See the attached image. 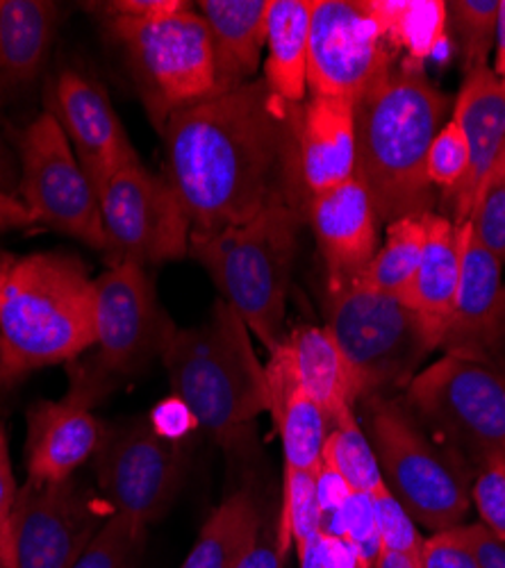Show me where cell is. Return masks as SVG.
I'll list each match as a JSON object with an SVG mask.
<instances>
[{
    "mask_svg": "<svg viewBox=\"0 0 505 568\" xmlns=\"http://www.w3.org/2000/svg\"><path fill=\"white\" fill-rule=\"evenodd\" d=\"M319 550H321V561H324V568H372L357 552V548L344 537L321 532Z\"/></svg>",
    "mask_w": 505,
    "mask_h": 568,
    "instance_id": "46",
    "label": "cell"
},
{
    "mask_svg": "<svg viewBox=\"0 0 505 568\" xmlns=\"http://www.w3.org/2000/svg\"><path fill=\"white\" fill-rule=\"evenodd\" d=\"M303 225L305 210L273 203L244 225L190 234V255L269 353L287 337V292Z\"/></svg>",
    "mask_w": 505,
    "mask_h": 568,
    "instance_id": "4",
    "label": "cell"
},
{
    "mask_svg": "<svg viewBox=\"0 0 505 568\" xmlns=\"http://www.w3.org/2000/svg\"><path fill=\"white\" fill-rule=\"evenodd\" d=\"M455 530L469 546L481 568H505V541L494 537L483 524H463Z\"/></svg>",
    "mask_w": 505,
    "mask_h": 568,
    "instance_id": "43",
    "label": "cell"
},
{
    "mask_svg": "<svg viewBox=\"0 0 505 568\" xmlns=\"http://www.w3.org/2000/svg\"><path fill=\"white\" fill-rule=\"evenodd\" d=\"M324 464L340 473L351 491L376 494L385 487L374 444L362 433L355 414L331 428L324 446Z\"/></svg>",
    "mask_w": 505,
    "mask_h": 568,
    "instance_id": "31",
    "label": "cell"
},
{
    "mask_svg": "<svg viewBox=\"0 0 505 568\" xmlns=\"http://www.w3.org/2000/svg\"><path fill=\"white\" fill-rule=\"evenodd\" d=\"M260 535V511L253 496L238 491L212 511L180 568H238Z\"/></svg>",
    "mask_w": 505,
    "mask_h": 568,
    "instance_id": "28",
    "label": "cell"
},
{
    "mask_svg": "<svg viewBox=\"0 0 505 568\" xmlns=\"http://www.w3.org/2000/svg\"><path fill=\"white\" fill-rule=\"evenodd\" d=\"M469 171V149L463 130L451 119L442 125L433 146L428 151L426 175L431 186H440L446 201L461 189L465 175Z\"/></svg>",
    "mask_w": 505,
    "mask_h": 568,
    "instance_id": "36",
    "label": "cell"
},
{
    "mask_svg": "<svg viewBox=\"0 0 505 568\" xmlns=\"http://www.w3.org/2000/svg\"><path fill=\"white\" fill-rule=\"evenodd\" d=\"M140 539L119 514H110L71 568H125Z\"/></svg>",
    "mask_w": 505,
    "mask_h": 568,
    "instance_id": "38",
    "label": "cell"
},
{
    "mask_svg": "<svg viewBox=\"0 0 505 568\" xmlns=\"http://www.w3.org/2000/svg\"><path fill=\"white\" fill-rule=\"evenodd\" d=\"M374 568H422V564H417L415 559H410V557H405V555L381 552V557L376 559Z\"/></svg>",
    "mask_w": 505,
    "mask_h": 568,
    "instance_id": "53",
    "label": "cell"
},
{
    "mask_svg": "<svg viewBox=\"0 0 505 568\" xmlns=\"http://www.w3.org/2000/svg\"><path fill=\"white\" fill-rule=\"evenodd\" d=\"M110 264H166L190 255L192 225L164 173L144 162L121 169L101 194Z\"/></svg>",
    "mask_w": 505,
    "mask_h": 568,
    "instance_id": "11",
    "label": "cell"
},
{
    "mask_svg": "<svg viewBox=\"0 0 505 568\" xmlns=\"http://www.w3.org/2000/svg\"><path fill=\"white\" fill-rule=\"evenodd\" d=\"M0 192L8 196H17L19 192V158L3 119H0Z\"/></svg>",
    "mask_w": 505,
    "mask_h": 568,
    "instance_id": "47",
    "label": "cell"
},
{
    "mask_svg": "<svg viewBox=\"0 0 505 568\" xmlns=\"http://www.w3.org/2000/svg\"><path fill=\"white\" fill-rule=\"evenodd\" d=\"M366 8L387 43L405 49L415 62L435 53L448 26L444 0H366Z\"/></svg>",
    "mask_w": 505,
    "mask_h": 568,
    "instance_id": "29",
    "label": "cell"
},
{
    "mask_svg": "<svg viewBox=\"0 0 505 568\" xmlns=\"http://www.w3.org/2000/svg\"><path fill=\"white\" fill-rule=\"evenodd\" d=\"M455 528L435 532L431 539H426L422 568H481L474 552Z\"/></svg>",
    "mask_w": 505,
    "mask_h": 568,
    "instance_id": "41",
    "label": "cell"
},
{
    "mask_svg": "<svg viewBox=\"0 0 505 568\" xmlns=\"http://www.w3.org/2000/svg\"><path fill=\"white\" fill-rule=\"evenodd\" d=\"M405 403L474 470L505 459V377L489 364L446 353L412 377Z\"/></svg>",
    "mask_w": 505,
    "mask_h": 568,
    "instance_id": "9",
    "label": "cell"
},
{
    "mask_svg": "<svg viewBox=\"0 0 505 568\" xmlns=\"http://www.w3.org/2000/svg\"><path fill=\"white\" fill-rule=\"evenodd\" d=\"M351 487L344 483V478L335 468H331L329 464L321 462L319 470H316V500H319V509L321 516L326 514H335L340 511L346 500L351 498Z\"/></svg>",
    "mask_w": 505,
    "mask_h": 568,
    "instance_id": "44",
    "label": "cell"
},
{
    "mask_svg": "<svg viewBox=\"0 0 505 568\" xmlns=\"http://www.w3.org/2000/svg\"><path fill=\"white\" fill-rule=\"evenodd\" d=\"M105 28L158 132L173 114L225 93L208 23L194 6L158 19H105Z\"/></svg>",
    "mask_w": 505,
    "mask_h": 568,
    "instance_id": "6",
    "label": "cell"
},
{
    "mask_svg": "<svg viewBox=\"0 0 505 568\" xmlns=\"http://www.w3.org/2000/svg\"><path fill=\"white\" fill-rule=\"evenodd\" d=\"M301 108L251 80L173 114L164 139V175L192 234L253 221L273 203L310 210L299 158Z\"/></svg>",
    "mask_w": 505,
    "mask_h": 568,
    "instance_id": "1",
    "label": "cell"
},
{
    "mask_svg": "<svg viewBox=\"0 0 505 568\" xmlns=\"http://www.w3.org/2000/svg\"><path fill=\"white\" fill-rule=\"evenodd\" d=\"M505 82V0H498V19H496V37H494V69Z\"/></svg>",
    "mask_w": 505,
    "mask_h": 568,
    "instance_id": "51",
    "label": "cell"
},
{
    "mask_svg": "<svg viewBox=\"0 0 505 568\" xmlns=\"http://www.w3.org/2000/svg\"><path fill=\"white\" fill-rule=\"evenodd\" d=\"M97 290V364L110 373H137L160 355L169 318L158 305L153 280L144 266L110 264Z\"/></svg>",
    "mask_w": 505,
    "mask_h": 568,
    "instance_id": "16",
    "label": "cell"
},
{
    "mask_svg": "<svg viewBox=\"0 0 505 568\" xmlns=\"http://www.w3.org/2000/svg\"><path fill=\"white\" fill-rule=\"evenodd\" d=\"M299 158L310 201L355 178V103L307 97L301 108Z\"/></svg>",
    "mask_w": 505,
    "mask_h": 568,
    "instance_id": "21",
    "label": "cell"
},
{
    "mask_svg": "<svg viewBox=\"0 0 505 568\" xmlns=\"http://www.w3.org/2000/svg\"><path fill=\"white\" fill-rule=\"evenodd\" d=\"M0 335L21 375L94 348L97 290L82 260L62 251L17 257L0 303Z\"/></svg>",
    "mask_w": 505,
    "mask_h": 568,
    "instance_id": "5",
    "label": "cell"
},
{
    "mask_svg": "<svg viewBox=\"0 0 505 568\" xmlns=\"http://www.w3.org/2000/svg\"><path fill=\"white\" fill-rule=\"evenodd\" d=\"M478 359L489 364L494 371H498L505 377V305H503L496 323L489 329Z\"/></svg>",
    "mask_w": 505,
    "mask_h": 568,
    "instance_id": "48",
    "label": "cell"
},
{
    "mask_svg": "<svg viewBox=\"0 0 505 568\" xmlns=\"http://www.w3.org/2000/svg\"><path fill=\"white\" fill-rule=\"evenodd\" d=\"M264 371L269 387V414L283 442L285 466L316 473L321 462H324L331 423L303 389L287 339L269 353Z\"/></svg>",
    "mask_w": 505,
    "mask_h": 568,
    "instance_id": "22",
    "label": "cell"
},
{
    "mask_svg": "<svg viewBox=\"0 0 505 568\" xmlns=\"http://www.w3.org/2000/svg\"><path fill=\"white\" fill-rule=\"evenodd\" d=\"M461 225H455L444 214L428 212L422 262L401 301L415 310L435 329L440 337V348L446 323L453 312L457 282H461Z\"/></svg>",
    "mask_w": 505,
    "mask_h": 568,
    "instance_id": "26",
    "label": "cell"
},
{
    "mask_svg": "<svg viewBox=\"0 0 505 568\" xmlns=\"http://www.w3.org/2000/svg\"><path fill=\"white\" fill-rule=\"evenodd\" d=\"M469 149V171L446 201L451 221L467 223L496 164L505 158V82L487 67L465 75L453 101V116Z\"/></svg>",
    "mask_w": 505,
    "mask_h": 568,
    "instance_id": "19",
    "label": "cell"
},
{
    "mask_svg": "<svg viewBox=\"0 0 505 568\" xmlns=\"http://www.w3.org/2000/svg\"><path fill=\"white\" fill-rule=\"evenodd\" d=\"M160 355L173 394L192 407L201 430L225 450L244 448L269 412V387L242 316L219 298L199 327L169 323Z\"/></svg>",
    "mask_w": 505,
    "mask_h": 568,
    "instance_id": "3",
    "label": "cell"
},
{
    "mask_svg": "<svg viewBox=\"0 0 505 568\" xmlns=\"http://www.w3.org/2000/svg\"><path fill=\"white\" fill-rule=\"evenodd\" d=\"M446 112L448 97L420 67L392 69L355 103V178L378 223L433 212L426 162Z\"/></svg>",
    "mask_w": 505,
    "mask_h": 568,
    "instance_id": "2",
    "label": "cell"
},
{
    "mask_svg": "<svg viewBox=\"0 0 505 568\" xmlns=\"http://www.w3.org/2000/svg\"><path fill=\"white\" fill-rule=\"evenodd\" d=\"M105 371L75 366L69 392L60 400H39L28 409L26 466L28 480L62 483L94 457L103 442V425L94 405L105 392Z\"/></svg>",
    "mask_w": 505,
    "mask_h": 568,
    "instance_id": "15",
    "label": "cell"
},
{
    "mask_svg": "<svg viewBox=\"0 0 505 568\" xmlns=\"http://www.w3.org/2000/svg\"><path fill=\"white\" fill-rule=\"evenodd\" d=\"M10 139L19 158L17 199L34 223L105 253L99 194L60 123L49 112H41L26 128L10 130Z\"/></svg>",
    "mask_w": 505,
    "mask_h": 568,
    "instance_id": "10",
    "label": "cell"
},
{
    "mask_svg": "<svg viewBox=\"0 0 505 568\" xmlns=\"http://www.w3.org/2000/svg\"><path fill=\"white\" fill-rule=\"evenodd\" d=\"M326 327L357 377L362 400L405 389L440 348L437 333L415 310L362 282L329 292Z\"/></svg>",
    "mask_w": 505,
    "mask_h": 568,
    "instance_id": "7",
    "label": "cell"
},
{
    "mask_svg": "<svg viewBox=\"0 0 505 568\" xmlns=\"http://www.w3.org/2000/svg\"><path fill=\"white\" fill-rule=\"evenodd\" d=\"M321 537V509L316 500V473L285 466L283 514L275 541L283 555L294 544L296 552Z\"/></svg>",
    "mask_w": 505,
    "mask_h": 568,
    "instance_id": "32",
    "label": "cell"
},
{
    "mask_svg": "<svg viewBox=\"0 0 505 568\" xmlns=\"http://www.w3.org/2000/svg\"><path fill=\"white\" fill-rule=\"evenodd\" d=\"M91 10L101 12L105 19H158L192 8V3H180V0H110V3H94Z\"/></svg>",
    "mask_w": 505,
    "mask_h": 568,
    "instance_id": "42",
    "label": "cell"
},
{
    "mask_svg": "<svg viewBox=\"0 0 505 568\" xmlns=\"http://www.w3.org/2000/svg\"><path fill=\"white\" fill-rule=\"evenodd\" d=\"M314 0H271L264 82L285 103L307 99V43Z\"/></svg>",
    "mask_w": 505,
    "mask_h": 568,
    "instance_id": "27",
    "label": "cell"
},
{
    "mask_svg": "<svg viewBox=\"0 0 505 568\" xmlns=\"http://www.w3.org/2000/svg\"><path fill=\"white\" fill-rule=\"evenodd\" d=\"M14 262H17V257L12 253L0 248V303H3V294H6V287H8L10 273L14 268Z\"/></svg>",
    "mask_w": 505,
    "mask_h": 568,
    "instance_id": "54",
    "label": "cell"
},
{
    "mask_svg": "<svg viewBox=\"0 0 505 568\" xmlns=\"http://www.w3.org/2000/svg\"><path fill=\"white\" fill-rule=\"evenodd\" d=\"M321 532L349 539L372 568L383 552L372 494L353 491L340 511L321 516Z\"/></svg>",
    "mask_w": 505,
    "mask_h": 568,
    "instance_id": "34",
    "label": "cell"
},
{
    "mask_svg": "<svg viewBox=\"0 0 505 568\" xmlns=\"http://www.w3.org/2000/svg\"><path fill=\"white\" fill-rule=\"evenodd\" d=\"M17 494H19V487H17L14 470H12L8 433H6V425L0 423V535H3V530L8 526Z\"/></svg>",
    "mask_w": 505,
    "mask_h": 568,
    "instance_id": "45",
    "label": "cell"
},
{
    "mask_svg": "<svg viewBox=\"0 0 505 568\" xmlns=\"http://www.w3.org/2000/svg\"><path fill=\"white\" fill-rule=\"evenodd\" d=\"M60 28V6L49 0H0V101L39 80Z\"/></svg>",
    "mask_w": 505,
    "mask_h": 568,
    "instance_id": "23",
    "label": "cell"
},
{
    "mask_svg": "<svg viewBox=\"0 0 505 568\" xmlns=\"http://www.w3.org/2000/svg\"><path fill=\"white\" fill-rule=\"evenodd\" d=\"M43 108L67 134L80 166L97 189L99 201L108 182L121 169L142 162L99 80L64 69L46 84Z\"/></svg>",
    "mask_w": 505,
    "mask_h": 568,
    "instance_id": "17",
    "label": "cell"
},
{
    "mask_svg": "<svg viewBox=\"0 0 505 568\" xmlns=\"http://www.w3.org/2000/svg\"><path fill=\"white\" fill-rule=\"evenodd\" d=\"M394 69L366 0H314L307 43V97L357 103Z\"/></svg>",
    "mask_w": 505,
    "mask_h": 568,
    "instance_id": "14",
    "label": "cell"
},
{
    "mask_svg": "<svg viewBox=\"0 0 505 568\" xmlns=\"http://www.w3.org/2000/svg\"><path fill=\"white\" fill-rule=\"evenodd\" d=\"M472 503L481 516V524L494 537L505 541V459H492L476 470Z\"/></svg>",
    "mask_w": 505,
    "mask_h": 568,
    "instance_id": "39",
    "label": "cell"
},
{
    "mask_svg": "<svg viewBox=\"0 0 505 568\" xmlns=\"http://www.w3.org/2000/svg\"><path fill=\"white\" fill-rule=\"evenodd\" d=\"M19 377H21V373L17 371L10 346L3 339V335H0V392H6L14 381H19Z\"/></svg>",
    "mask_w": 505,
    "mask_h": 568,
    "instance_id": "52",
    "label": "cell"
},
{
    "mask_svg": "<svg viewBox=\"0 0 505 568\" xmlns=\"http://www.w3.org/2000/svg\"><path fill=\"white\" fill-rule=\"evenodd\" d=\"M108 518L73 478L28 480L0 535L3 568H71Z\"/></svg>",
    "mask_w": 505,
    "mask_h": 568,
    "instance_id": "12",
    "label": "cell"
},
{
    "mask_svg": "<svg viewBox=\"0 0 505 568\" xmlns=\"http://www.w3.org/2000/svg\"><path fill=\"white\" fill-rule=\"evenodd\" d=\"M285 339L292 348L303 389L326 414L331 428L346 416H353L355 405L362 400L360 385L329 327L296 325Z\"/></svg>",
    "mask_w": 505,
    "mask_h": 568,
    "instance_id": "25",
    "label": "cell"
},
{
    "mask_svg": "<svg viewBox=\"0 0 505 568\" xmlns=\"http://www.w3.org/2000/svg\"><path fill=\"white\" fill-rule=\"evenodd\" d=\"M307 225L326 268L329 292L357 282L381 246L376 210L357 178L314 196L307 210Z\"/></svg>",
    "mask_w": 505,
    "mask_h": 568,
    "instance_id": "18",
    "label": "cell"
},
{
    "mask_svg": "<svg viewBox=\"0 0 505 568\" xmlns=\"http://www.w3.org/2000/svg\"><path fill=\"white\" fill-rule=\"evenodd\" d=\"M97 480L125 524L142 537L173 503L188 455L182 442H166L149 423L105 430L97 450Z\"/></svg>",
    "mask_w": 505,
    "mask_h": 568,
    "instance_id": "13",
    "label": "cell"
},
{
    "mask_svg": "<svg viewBox=\"0 0 505 568\" xmlns=\"http://www.w3.org/2000/svg\"><path fill=\"white\" fill-rule=\"evenodd\" d=\"M366 423L385 487L428 530L444 532L463 520L472 505L469 466L440 450L407 405L387 398H366Z\"/></svg>",
    "mask_w": 505,
    "mask_h": 568,
    "instance_id": "8",
    "label": "cell"
},
{
    "mask_svg": "<svg viewBox=\"0 0 505 568\" xmlns=\"http://www.w3.org/2000/svg\"><path fill=\"white\" fill-rule=\"evenodd\" d=\"M428 214V212H426ZM426 214H410L387 225L383 246L357 280L381 294L401 298L417 273L426 244Z\"/></svg>",
    "mask_w": 505,
    "mask_h": 568,
    "instance_id": "30",
    "label": "cell"
},
{
    "mask_svg": "<svg viewBox=\"0 0 505 568\" xmlns=\"http://www.w3.org/2000/svg\"><path fill=\"white\" fill-rule=\"evenodd\" d=\"M285 555L275 541V535H260L255 548L246 555V559L238 568H283Z\"/></svg>",
    "mask_w": 505,
    "mask_h": 568,
    "instance_id": "49",
    "label": "cell"
},
{
    "mask_svg": "<svg viewBox=\"0 0 505 568\" xmlns=\"http://www.w3.org/2000/svg\"><path fill=\"white\" fill-rule=\"evenodd\" d=\"M0 568H3V561H0Z\"/></svg>",
    "mask_w": 505,
    "mask_h": 568,
    "instance_id": "55",
    "label": "cell"
},
{
    "mask_svg": "<svg viewBox=\"0 0 505 568\" xmlns=\"http://www.w3.org/2000/svg\"><path fill=\"white\" fill-rule=\"evenodd\" d=\"M30 225H34V219L23 207V203L17 196H8L0 192V232L26 230Z\"/></svg>",
    "mask_w": 505,
    "mask_h": 568,
    "instance_id": "50",
    "label": "cell"
},
{
    "mask_svg": "<svg viewBox=\"0 0 505 568\" xmlns=\"http://www.w3.org/2000/svg\"><path fill=\"white\" fill-rule=\"evenodd\" d=\"M372 500L383 552L405 555L422 564L426 539L417 530V520L407 514V509L392 496L387 487L372 494Z\"/></svg>",
    "mask_w": 505,
    "mask_h": 568,
    "instance_id": "35",
    "label": "cell"
},
{
    "mask_svg": "<svg viewBox=\"0 0 505 568\" xmlns=\"http://www.w3.org/2000/svg\"><path fill=\"white\" fill-rule=\"evenodd\" d=\"M194 8L208 23L223 89L255 80L266 45L271 0H201Z\"/></svg>",
    "mask_w": 505,
    "mask_h": 568,
    "instance_id": "24",
    "label": "cell"
},
{
    "mask_svg": "<svg viewBox=\"0 0 505 568\" xmlns=\"http://www.w3.org/2000/svg\"><path fill=\"white\" fill-rule=\"evenodd\" d=\"M149 425L158 437L166 442H182L192 433L201 430L199 418L192 412V407L175 394L155 403V407L149 414Z\"/></svg>",
    "mask_w": 505,
    "mask_h": 568,
    "instance_id": "40",
    "label": "cell"
},
{
    "mask_svg": "<svg viewBox=\"0 0 505 568\" xmlns=\"http://www.w3.org/2000/svg\"><path fill=\"white\" fill-rule=\"evenodd\" d=\"M446 14L461 49L465 75L487 69L496 37L498 0H453L446 3Z\"/></svg>",
    "mask_w": 505,
    "mask_h": 568,
    "instance_id": "33",
    "label": "cell"
},
{
    "mask_svg": "<svg viewBox=\"0 0 505 568\" xmlns=\"http://www.w3.org/2000/svg\"><path fill=\"white\" fill-rule=\"evenodd\" d=\"M476 240L505 264V158L496 164L469 214Z\"/></svg>",
    "mask_w": 505,
    "mask_h": 568,
    "instance_id": "37",
    "label": "cell"
},
{
    "mask_svg": "<svg viewBox=\"0 0 505 568\" xmlns=\"http://www.w3.org/2000/svg\"><path fill=\"white\" fill-rule=\"evenodd\" d=\"M461 282H457L442 348L451 355L478 359L489 329L505 305L503 264L476 240L469 221L461 223Z\"/></svg>",
    "mask_w": 505,
    "mask_h": 568,
    "instance_id": "20",
    "label": "cell"
}]
</instances>
